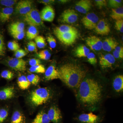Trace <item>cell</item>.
I'll list each match as a JSON object with an SVG mask.
<instances>
[{
    "mask_svg": "<svg viewBox=\"0 0 123 123\" xmlns=\"http://www.w3.org/2000/svg\"><path fill=\"white\" fill-rule=\"evenodd\" d=\"M78 98L82 104L92 107L97 105L102 98V86L93 78H85L79 85Z\"/></svg>",
    "mask_w": 123,
    "mask_h": 123,
    "instance_id": "cell-1",
    "label": "cell"
},
{
    "mask_svg": "<svg viewBox=\"0 0 123 123\" xmlns=\"http://www.w3.org/2000/svg\"><path fill=\"white\" fill-rule=\"evenodd\" d=\"M60 79L69 87L78 88L86 77V72L79 65L67 63L62 65L58 69Z\"/></svg>",
    "mask_w": 123,
    "mask_h": 123,
    "instance_id": "cell-2",
    "label": "cell"
},
{
    "mask_svg": "<svg viewBox=\"0 0 123 123\" xmlns=\"http://www.w3.org/2000/svg\"><path fill=\"white\" fill-rule=\"evenodd\" d=\"M50 91L46 87L38 88L33 91L29 97L31 104L35 107H38L46 103L50 98Z\"/></svg>",
    "mask_w": 123,
    "mask_h": 123,
    "instance_id": "cell-3",
    "label": "cell"
},
{
    "mask_svg": "<svg viewBox=\"0 0 123 123\" xmlns=\"http://www.w3.org/2000/svg\"><path fill=\"white\" fill-rule=\"evenodd\" d=\"M24 20L30 26H39L43 24L40 13L35 8L31 9L24 15Z\"/></svg>",
    "mask_w": 123,
    "mask_h": 123,
    "instance_id": "cell-4",
    "label": "cell"
},
{
    "mask_svg": "<svg viewBox=\"0 0 123 123\" xmlns=\"http://www.w3.org/2000/svg\"><path fill=\"white\" fill-rule=\"evenodd\" d=\"M98 20V17L96 14L90 13L82 18L81 22L86 29L92 30L95 28Z\"/></svg>",
    "mask_w": 123,
    "mask_h": 123,
    "instance_id": "cell-5",
    "label": "cell"
},
{
    "mask_svg": "<svg viewBox=\"0 0 123 123\" xmlns=\"http://www.w3.org/2000/svg\"><path fill=\"white\" fill-rule=\"evenodd\" d=\"M60 18L62 22L72 24L77 21L78 19V14L74 10L68 9L62 13Z\"/></svg>",
    "mask_w": 123,
    "mask_h": 123,
    "instance_id": "cell-6",
    "label": "cell"
},
{
    "mask_svg": "<svg viewBox=\"0 0 123 123\" xmlns=\"http://www.w3.org/2000/svg\"><path fill=\"white\" fill-rule=\"evenodd\" d=\"M7 63L10 68L17 71L24 72L26 70V62L22 59L10 58L7 60Z\"/></svg>",
    "mask_w": 123,
    "mask_h": 123,
    "instance_id": "cell-7",
    "label": "cell"
},
{
    "mask_svg": "<svg viewBox=\"0 0 123 123\" xmlns=\"http://www.w3.org/2000/svg\"><path fill=\"white\" fill-rule=\"evenodd\" d=\"M56 36L63 44L69 46L75 43L78 37V33L69 32L59 34Z\"/></svg>",
    "mask_w": 123,
    "mask_h": 123,
    "instance_id": "cell-8",
    "label": "cell"
},
{
    "mask_svg": "<svg viewBox=\"0 0 123 123\" xmlns=\"http://www.w3.org/2000/svg\"><path fill=\"white\" fill-rule=\"evenodd\" d=\"M47 114L51 122L53 123H61L62 116L60 111L57 107H51Z\"/></svg>",
    "mask_w": 123,
    "mask_h": 123,
    "instance_id": "cell-9",
    "label": "cell"
},
{
    "mask_svg": "<svg viewBox=\"0 0 123 123\" xmlns=\"http://www.w3.org/2000/svg\"><path fill=\"white\" fill-rule=\"evenodd\" d=\"M86 42L93 50L99 51L102 49L103 42L99 38L95 36L88 37L86 40Z\"/></svg>",
    "mask_w": 123,
    "mask_h": 123,
    "instance_id": "cell-10",
    "label": "cell"
},
{
    "mask_svg": "<svg viewBox=\"0 0 123 123\" xmlns=\"http://www.w3.org/2000/svg\"><path fill=\"white\" fill-rule=\"evenodd\" d=\"M78 120L81 123H98L100 118L98 116L91 112L80 115Z\"/></svg>",
    "mask_w": 123,
    "mask_h": 123,
    "instance_id": "cell-11",
    "label": "cell"
},
{
    "mask_svg": "<svg viewBox=\"0 0 123 123\" xmlns=\"http://www.w3.org/2000/svg\"><path fill=\"white\" fill-rule=\"evenodd\" d=\"M32 1L30 0H21L18 3L15 10L16 12L21 14L25 15L31 9Z\"/></svg>",
    "mask_w": 123,
    "mask_h": 123,
    "instance_id": "cell-12",
    "label": "cell"
},
{
    "mask_svg": "<svg viewBox=\"0 0 123 123\" xmlns=\"http://www.w3.org/2000/svg\"><path fill=\"white\" fill-rule=\"evenodd\" d=\"M40 14L42 20L52 22L55 18V10L51 6L48 5L43 9Z\"/></svg>",
    "mask_w": 123,
    "mask_h": 123,
    "instance_id": "cell-13",
    "label": "cell"
},
{
    "mask_svg": "<svg viewBox=\"0 0 123 123\" xmlns=\"http://www.w3.org/2000/svg\"><path fill=\"white\" fill-rule=\"evenodd\" d=\"M15 89L13 86L0 88V101H5L12 98L15 95Z\"/></svg>",
    "mask_w": 123,
    "mask_h": 123,
    "instance_id": "cell-14",
    "label": "cell"
},
{
    "mask_svg": "<svg viewBox=\"0 0 123 123\" xmlns=\"http://www.w3.org/2000/svg\"><path fill=\"white\" fill-rule=\"evenodd\" d=\"M115 61V59L113 55L111 54L102 55L99 57V64L103 69L111 68Z\"/></svg>",
    "mask_w": 123,
    "mask_h": 123,
    "instance_id": "cell-15",
    "label": "cell"
},
{
    "mask_svg": "<svg viewBox=\"0 0 123 123\" xmlns=\"http://www.w3.org/2000/svg\"><path fill=\"white\" fill-rule=\"evenodd\" d=\"M95 32L102 35H107L111 31L109 25L104 19L99 20L95 28Z\"/></svg>",
    "mask_w": 123,
    "mask_h": 123,
    "instance_id": "cell-16",
    "label": "cell"
},
{
    "mask_svg": "<svg viewBox=\"0 0 123 123\" xmlns=\"http://www.w3.org/2000/svg\"><path fill=\"white\" fill-rule=\"evenodd\" d=\"M92 5L90 0H81L76 3L75 9L81 13L86 14L90 10Z\"/></svg>",
    "mask_w": 123,
    "mask_h": 123,
    "instance_id": "cell-17",
    "label": "cell"
},
{
    "mask_svg": "<svg viewBox=\"0 0 123 123\" xmlns=\"http://www.w3.org/2000/svg\"><path fill=\"white\" fill-rule=\"evenodd\" d=\"M45 78L47 80H52L54 79H60L58 69L53 65H51L46 70Z\"/></svg>",
    "mask_w": 123,
    "mask_h": 123,
    "instance_id": "cell-18",
    "label": "cell"
},
{
    "mask_svg": "<svg viewBox=\"0 0 123 123\" xmlns=\"http://www.w3.org/2000/svg\"><path fill=\"white\" fill-rule=\"evenodd\" d=\"M118 44V42L114 38H107L103 43L102 49L104 50L110 52L115 49Z\"/></svg>",
    "mask_w": 123,
    "mask_h": 123,
    "instance_id": "cell-19",
    "label": "cell"
},
{
    "mask_svg": "<svg viewBox=\"0 0 123 123\" xmlns=\"http://www.w3.org/2000/svg\"><path fill=\"white\" fill-rule=\"evenodd\" d=\"M69 32L78 33V31L75 27L68 25H61L59 27H56L54 30V33L55 35Z\"/></svg>",
    "mask_w": 123,
    "mask_h": 123,
    "instance_id": "cell-20",
    "label": "cell"
},
{
    "mask_svg": "<svg viewBox=\"0 0 123 123\" xmlns=\"http://www.w3.org/2000/svg\"><path fill=\"white\" fill-rule=\"evenodd\" d=\"M9 123H26V118L22 112L16 111L13 113Z\"/></svg>",
    "mask_w": 123,
    "mask_h": 123,
    "instance_id": "cell-21",
    "label": "cell"
},
{
    "mask_svg": "<svg viewBox=\"0 0 123 123\" xmlns=\"http://www.w3.org/2000/svg\"><path fill=\"white\" fill-rule=\"evenodd\" d=\"M12 7L3 8L0 11V20L2 22L7 21L10 19L13 12Z\"/></svg>",
    "mask_w": 123,
    "mask_h": 123,
    "instance_id": "cell-22",
    "label": "cell"
},
{
    "mask_svg": "<svg viewBox=\"0 0 123 123\" xmlns=\"http://www.w3.org/2000/svg\"><path fill=\"white\" fill-rule=\"evenodd\" d=\"M112 86L114 90L116 92H120L123 90V76L118 75L115 78L113 82Z\"/></svg>",
    "mask_w": 123,
    "mask_h": 123,
    "instance_id": "cell-23",
    "label": "cell"
},
{
    "mask_svg": "<svg viewBox=\"0 0 123 123\" xmlns=\"http://www.w3.org/2000/svg\"><path fill=\"white\" fill-rule=\"evenodd\" d=\"M50 122L47 113L42 111L36 115L31 123H50Z\"/></svg>",
    "mask_w": 123,
    "mask_h": 123,
    "instance_id": "cell-24",
    "label": "cell"
},
{
    "mask_svg": "<svg viewBox=\"0 0 123 123\" xmlns=\"http://www.w3.org/2000/svg\"><path fill=\"white\" fill-rule=\"evenodd\" d=\"M90 53V50L86 46L84 45L78 46L76 49L75 54L77 57L81 58L87 57Z\"/></svg>",
    "mask_w": 123,
    "mask_h": 123,
    "instance_id": "cell-25",
    "label": "cell"
},
{
    "mask_svg": "<svg viewBox=\"0 0 123 123\" xmlns=\"http://www.w3.org/2000/svg\"><path fill=\"white\" fill-rule=\"evenodd\" d=\"M18 87L22 90H25L30 87L31 84L26 77L22 75L18 77L17 82Z\"/></svg>",
    "mask_w": 123,
    "mask_h": 123,
    "instance_id": "cell-26",
    "label": "cell"
},
{
    "mask_svg": "<svg viewBox=\"0 0 123 123\" xmlns=\"http://www.w3.org/2000/svg\"><path fill=\"white\" fill-rule=\"evenodd\" d=\"M25 25L23 23L17 22L10 25L9 30L10 33L13 32H22L24 31Z\"/></svg>",
    "mask_w": 123,
    "mask_h": 123,
    "instance_id": "cell-27",
    "label": "cell"
},
{
    "mask_svg": "<svg viewBox=\"0 0 123 123\" xmlns=\"http://www.w3.org/2000/svg\"><path fill=\"white\" fill-rule=\"evenodd\" d=\"M111 16L112 19L116 21L123 20V7H120L116 8H112Z\"/></svg>",
    "mask_w": 123,
    "mask_h": 123,
    "instance_id": "cell-28",
    "label": "cell"
},
{
    "mask_svg": "<svg viewBox=\"0 0 123 123\" xmlns=\"http://www.w3.org/2000/svg\"><path fill=\"white\" fill-rule=\"evenodd\" d=\"M38 31L35 26H30L26 32L27 38L29 40H32L38 36Z\"/></svg>",
    "mask_w": 123,
    "mask_h": 123,
    "instance_id": "cell-29",
    "label": "cell"
},
{
    "mask_svg": "<svg viewBox=\"0 0 123 123\" xmlns=\"http://www.w3.org/2000/svg\"><path fill=\"white\" fill-rule=\"evenodd\" d=\"M8 110L6 107H0V123H4L9 116Z\"/></svg>",
    "mask_w": 123,
    "mask_h": 123,
    "instance_id": "cell-30",
    "label": "cell"
},
{
    "mask_svg": "<svg viewBox=\"0 0 123 123\" xmlns=\"http://www.w3.org/2000/svg\"><path fill=\"white\" fill-rule=\"evenodd\" d=\"M29 70L31 73L43 74L45 73L46 69L44 65L40 64L36 66H31Z\"/></svg>",
    "mask_w": 123,
    "mask_h": 123,
    "instance_id": "cell-31",
    "label": "cell"
},
{
    "mask_svg": "<svg viewBox=\"0 0 123 123\" xmlns=\"http://www.w3.org/2000/svg\"><path fill=\"white\" fill-rule=\"evenodd\" d=\"M36 46L38 48H43L46 46V42L45 39L43 36H38L35 38Z\"/></svg>",
    "mask_w": 123,
    "mask_h": 123,
    "instance_id": "cell-32",
    "label": "cell"
},
{
    "mask_svg": "<svg viewBox=\"0 0 123 123\" xmlns=\"http://www.w3.org/2000/svg\"><path fill=\"white\" fill-rule=\"evenodd\" d=\"M26 77L31 84H32L34 85H37L39 82L40 79L38 76L33 74L28 75Z\"/></svg>",
    "mask_w": 123,
    "mask_h": 123,
    "instance_id": "cell-33",
    "label": "cell"
},
{
    "mask_svg": "<svg viewBox=\"0 0 123 123\" xmlns=\"http://www.w3.org/2000/svg\"><path fill=\"white\" fill-rule=\"evenodd\" d=\"M13 76V73L10 70H3L0 74V77L2 78L8 80H11L12 79Z\"/></svg>",
    "mask_w": 123,
    "mask_h": 123,
    "instance_id": "cell-34",
    "label": "cell"
},
{
    "mask_svg": "<svg viewBox=\"0 0 123 123\" xmlns=\"http://www.w3.org/2000/svg\"><path fill=\"white\" fill-rule=\"evenodd\" d=\"M6 49L4 37L0 32V56L4 55L5 54Z\"/></svg>",
    "mask_w": 123,
    "mask_h": 123,
    "instance_id": "cell-35",
    "label": "cell"
},
{
    "mask_svg": "<svg viewBox=\"0 0 123 123\" xmlns=\"http://www.w3.org/2000/svg\"><path fill=\"white\" fill-rule=\"evenodd\" d=\"M123 1L121 0H110L108 1V5L111 8H116L121 6Z\"/></svg>",
    "mask_w": 123,
    "mask_h": 123,
    "instance_id": "cell-36",
    "label": "cell"
},
{
    "mask_svg": "<svg viewBox=\"0 0 123 123\" xmlns=\"http://www.w3.org/2000/svg\"><path fill=\"white\" fill-rule=\"evenodd\" d=\"M7 46L10 50L14 51H15L20 49L19 44L15 41L8 42Z\"/></svg>",
    "mask_w": 123,
    "mask_h": 123,
    "instance_id": "cell-37",
    "label": "cell"
},
{
    "mask_svg": "<svg viewBox=\"0 0 123 123\" xmlns=\"http://www.w3.org/2000/svg\"><path fill=\"white\" fill-rule=\"evenodd\" d=\"M17 2V0H2L0 1L1 4L7 7H12Z\"/></svg>",
    "mask_w": 123,
    "mask_h": 123,
    "instance_id": "cell-38",
    "label": "cell"
},
{
    "mask_svg": "<svg viewBox=\"0 0 123 123\" xmlns=\"http://www.w3.org/2000/svg\"><path fill=\"white\" fill-rule=\"evenodd\" d=\"M47 39L51 48L54 49L56 47V40L52 36L49 35L47 37Z\"/></svg>",
    "mask_w": 123,
    "mask_h": 123,
    "instance_id": "cell-39",
    "label": "cell"
},
{
    "mask_svg": "<svg viewBox=\"0 0 123 123\" xmlns=\"http://www.w3.org/2000/svg\"><path fill=\"white\" fill-rule=\"evenodd\" d=\"M27 52L22 49H19L15 51L14 55L15 58L22 59L27 55Z\"/></svg>",
    "mask_w": 123,
    "mask_h": 123,
    "instance_id": "cell-40",
    "label": "cell"
},
{
    "mask_svg": "<svg viewBox=\"0 0 123 123\" xmlns=\"http://www.w3.org/2000/svg\"><path fill=\"white\" fill-rule=\"evenodd\" d=\"M88 62L92 65L97 64V60L94 53L90 52L87 56Z\"/></svg>",
    "mask_w": 123,
    "mask_h": 123,
    "instance_id": "cell-41",
    "label": "cell"
},
{
    "mask_svg": "<svg viewBox=\"0 0 123 123\" xmlns=\"http://www.w3.org/2000/svg\"><path fill=\"white\" fill-rule=\"evenodd\" d=\"M11 35L16 39L21 40L24 38L25 36V32H11Z\"/></svg>",
    "mask_w": 123,
    "mask_h": 123,
    "instance_id": "cell-42",
    "label": "cell"
},
{
    "mask_svg": "<svg viewBox=\"0 0 123 123\" xmlns=\"http://www.w3.org/2000/svg\"><path fill=\"white\" fill-rule=\"evenodd\" d=\"M27 48L30 52H36L37 51V46L33 41H30L27 43Z\"/></svg>",
    "mask_w": 123,
    "mask_h": 123,
    "instance_id": "cell-43",
    "label": "cell"
},
{
    "mask_svg": "<svg viewBox=\"0 0 123 123\" xmlns=\"http://www.w3.org/2000/svg\"><path fill=\"white\" fill-rule=\"evenodd\" d=\"M115 27L117 30L120 31L121 33H123V20L116 21L115 22Z\"/></svg>",
    "mask_w": 123,
    "mask_h": 123,
    "instance_id": "cell-44",
    "label": "cell"
},
{
    "mask_svg": "<svg viewBox=\"0 0 123 123\" xmlns=\"http://www.w3.org/2000/svg\"><path fill=\"white\" fill-rule=\"evenodd\" d=\"M95 1L96 5L99 9L102 8L107 6V2L105 0H95Z\"/></svg>",
    "mask_w": 123,
    "mask_h": 123,
    "instance_id": "cell-45",
    "label": "cell"
},
{
    "mask_svg": "<svg viewBox=\"0 0 123 123\" xmlns=\"http://www.w3.org/2000/svg\"><path fill=\"white\" fill-rule=\"evenodd\" d=\"M41 63V62L39 59L34 58V59H31L29 61V64L31 66L39 65Z\"/></svg>",
    "mask_w": 123,
    "mask_h": 123,
    "instance_id": "cell-46",
    "label": "cell"
},
{
    "mask_svg": "<svg viewBox=\"0 0 123 123\" xmlns=\"http://www.w3.org/2000/svg\"><path fill=\"white\" fill-rule=\"evenodd\" d=\"M37 56L40 59L44 60H48L50 59L51 56L50 53L47 55H37Z\"/></svg>",
    "mask_w": 123,
    "mask_h": 123,
    "instance_id": "cell-47",
    "label": "cell"
},
{
    "mask_svg": "<svg viewBox=\"0 0 123 123\" xmlns=\"http://www.w3.org/2000/svg\"><path fill=\"white\" fill-rule=\"evenodd\" d=\"M112 55L115 59H123V54L119 53L115 51L113 52Z\"/></svg>",
    "mask_w": 123,
    "mask_h": 123,
    "instance_id": "cell-48",
    "label": "cell"
},
{
    "mask_svg": "<svg viewBox=\"0 0 123 123\" xmlns=\"http://www.w3.org/2000/svg\"><path fill=\"white\" fill-rule=\"evenodd\" d=\"M40 3H42L44 4L48 5L50 4H51L55 2V1L54 0H42L38 1Z\"/></svg>",
    "mask_w": 123,
    "mask_h": 123,
    "instance_id": "cell-49",
    "label": "cell"
},
{
    "mask_svg": "<svg viewBox=\"0 0 123 123\" xmlns=\"http://www.w3.org/2000/svg\"><path fill=\"white\" fill-rule=\"evenodd\" d=\"M50 53L48 50H44L41 51L37 54V55H47Z\"/></svg>",
    "mask_w": 123,
    "mask_h": 123,
    "instance_id": "cell-50",
    "label": "cell"
},
{
    "mask_svg": "<svg viewBox=\"0 0 123 123\" xmlns=\"http://www.w3.org/2000/svg\"><path fill=\"white\" fill-rule=\"evenodd\" d=\"M115 51L119 53L123 54V47L120 46H117L116 48L115 49Z\"/></svg>",
    "mask_w": 123,
    "mask_h": 123,
    "instance_id": "cell-51",
    "label": "cell"
},
{
    "mask_svg": "<svg viewBox=\"0 0 123 123\" xmlns=\"http://www.w3.org/2000/svg\"><path fill=\"white\" fill-rule=\"evenodd\" d=\"M59 2H61L62 3H66V2H68V1H69L68 0H58Z\"/></svg>",
    "mask_w": 123,
    "mask_h": 123,
    "instance_id": "cell-52",
    "label": "cell"
}]
</instances>
